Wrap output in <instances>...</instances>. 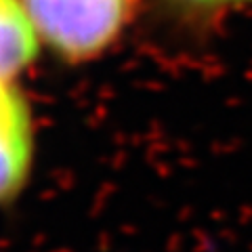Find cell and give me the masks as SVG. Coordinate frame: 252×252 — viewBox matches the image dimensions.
Segmentation results:
<instances>
[{
	"label": "cell",
	"mask_w": 252,
	"mask_h": 252,
	"mask_svg": "<svg viewBox=\"0 0 252 252\" xmlns=\"http://www.w3.org/2000/svg\"><path fill=\"white\" fill-rule=\"evenodd\" d=\"M40 34L23 0H0V80L13 82L38 53Z\"/></svg>",
	"instance_id": "3"
},
{
	"label": "cell",
	"mask_w": 252,
	"mask_h": 252,
	"mask_svg": "<svg viewBox=\"0 0 252 252\" xmlns=\"http://www.w3.org/2000/svg\"><path fill=\"white\" fill-rule=\"evenodd\" d=\"M185 4H193V6H215L220 2H227V0H181Z\"/></svg>",
	"instance_id": "4"
},
{
	"label": "cell",
	"mask_w": 252,
	"mask_h": 252,
	"mask_svg": "<svg viewBox=\"0 0 252 252\" xmlns=\"http://www.w3.org/2000/svg\"><path fill=\"white\" fill-rule=\"evenodd\" d=\"M40 38L72 61L91 59L116 40L130 0H23Z\"/></svg>",
	"instance_id": "1"
},
{
	"label": "cell",
	"mask_w": 252,
	"mask_h": 252,
	"mask_svg": "<svg viewBox=\"0 0 252 252\" xmlns=\"http://www.w3.org/2000/svg\"><path fill=\"white\" fill-rule=\"evenodd\" d=\"M34 166V122L23 94L0 80V206L15 202Z\"/></svg>",
	"instance_id": "2"
},
{
	"label": "cell",
	"mask_w": 252,
	"mask_h": 252,
	"mask_svg": "<svg viewBox=\"0 0 252 252\" xmlns=\"http://www.w3.org/2000/svg\"><path fill=\"white\" fill-rule=\"evenodd\" d=\"M244 2H252V0H244Z\"/></svg>",
	"instance_id": "5"
}]
</instances>
